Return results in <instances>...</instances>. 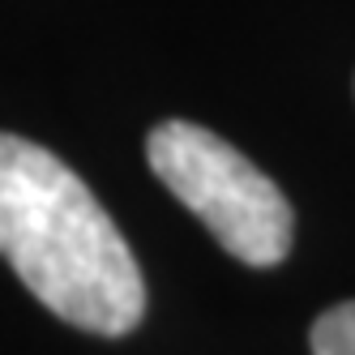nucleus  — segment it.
I'll return each mask as SVG.
<instances>
[{
  "label": "nucleus",
  "mask_w": 355,
  "mask_h": 355,
  "mask_svg": "<svg viewBox=\"0 0 355 355\" xmlns=\"http://www.w3.org/2000/svg\"><path fill=\"white\" fill-rule=\"evenodd\" d=\"M313 355H355V300L325 309L309 329Z\"/></svg>",
  "instance_id": "3"
},
{
  "label": "nucleus",
  "mask_w": 355,
  "mask_h": 355,
  "mask_svg": "<svg viewBox=\"0 0 355 355\" xmlns=\"http://www.w3.org/2000/svg\"><path fill=\"white\" fill-rule=\"evenodd\" d=\"M146 159L171 197L206 223L236 261L266 270L291 252V201L232 141L189 120H163L146 137Z\"/></svg>",
  "instance_id": "2"
},
{
  "label": "nucleus",
  "mask_w": 355,
  "mask_h": 355,
  "mask_svg": "<svg viewBox=\"0 0 355 355\" xmlns=\"http://www.w3.org/2000/svg\"><path fill=\"white\" fill-rule=\"evenodd\" d=\"M0 257L60 321L120 338L146 313L137 257L52 150L0 133Z\"/></svg>",
  "instance_id": "1"
}]
</instances>
